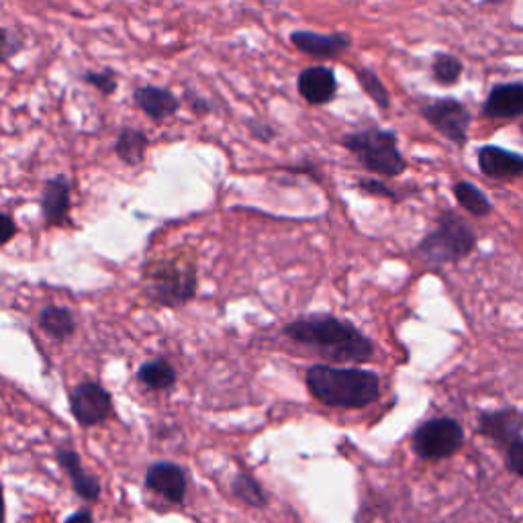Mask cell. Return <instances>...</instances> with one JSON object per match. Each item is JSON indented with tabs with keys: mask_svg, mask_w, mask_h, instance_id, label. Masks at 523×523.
<instances>
[{
	"mask_svg": "<svg viewBox=\"0 0 523 523\" xmlns=\"http://www.w3.org/2000/svg\"><path fill=\"white\" fill-rule=\"evenodd\" d=\"M70 411L82 427L101 425L113 417V397L99 383L84 380L70 393Z\"/></svg>",
	"mask_w": 523,
	"mask_h": 523,
	"instance_id": "7",
	"label": "cell"
},
{
	"mask_svg": "<svg viewBox=\"0 0 523 523\" xmlns=\"http://www.w3.org/2000/svg\"><path fill=\"white\" fill-rule=\"evenodd\" d=\"M15 235H17V223L13 221V217L7 213H0V246L9 244Z\"/></svg>",
	"mask_w": 523,
	"mask_h": 523,
	"instance_id": "29",
	"label": "cell"
},
{
	"mask_svg": "<svg viewBox=\"0 0 523 523\" xmlns=\"http://www.w3.org/2000/svg\"><path fill=\"white\" fill-rule=\"evenodd\" d=\"M284 334L336 362H368L374 354L372 342L358 327L334 315L297 319L284 327Z\"/></svg>",
	"mask_w": 523,
	"mask_h": 523,
	"instance_id": "1",
	"label": "cell"
},
{
	"mask_svg": "<svg viewBox=\"0 0 523 523\" xmlns=\"http://www.w3.org/2000/svg\"><path fill=\"white\" fill-rule=\"evenodd\" d=\"M39 327L52 340L64 342L74 334V317L66 307L50 305L39 313Z\"/></svg>",
	"mask_w": 523,
	"mask_h": 523,
	"instance_id": "18",
	"label": "cell"
},
{
	"mask_svg": "<svg viewBox=\"0 0 523 523\" xmlns=\"http://www.w3.org/2000/svg\"><path fill=\"white\" fill-rule=\"evenodd\" d=\"M233 493L252 507H266V495H264L262 487L258 485V481L254 477H250V474H246V472H240L233 479Z\"/></svg>",
	"mask_w": 523,
	"mask_h": 523,
	"instance_id": "22",
	"label": "cell"
},
{
	"mask_svg": "<svg viewBox=\"0 0 523 523\" xmlns=\"http://www.w3.org/2000/svg\"><path fill=\"white\" fill-rule=\"evenodd\" d=\"M307 389L327 407L360 409L378 399L380 378L370 370L317 364L307 370Z\"/></svg>",
	"mask_w": 523,
	"mask_h": 523,
	"instance_id": "2",
	"label": "cell"
},
{
	"mask_svg": "<svg viewBox=\"0 0 523 523\" xmlns=\"http://www.w3.org/2000/svg\"><path fill=\"white\" fill-rule=\"evenodd\" d=\"M72 182L66 176H54L45 182L41 193V211L47 225H66L70 213Z\"/></svg>",
	"mask_w": 523,
	"mask_h": 523,
	"instance_id": "11",
	"label": "cell"
},
{
	"mask_svg": "<svg viewBox=\"0 0 523 523\" xmlns=\"http://www.w3.org/2000/svg\"><path fill=\"white\" fill-rule=\"evenodd\" d=\"M66 523H92V513L88 509H80L68 517Z\"/></svg>",
	"mask_w": 523,
	"mask_h": 523,
	"instance_id": "30",
	"label": "cell"
},
{
	"mask_svg": "<svg viewBox=\"0 0 523 523\" xmlns=\"http://www.w3.org/2000/svg\"><path fill=\"white\" fill-rule=\"evenodd\" d=\"M146 485L172 503H182L186 497V474L174 462L152 464L146 474Z\"/></svg>",
	"mask_w": 523,
	"mask_h": 523,
	"instance_id": "10",
	"label": "cell"
},
{
	"mask_svg": "<svg viewBox=\"0 0 523 523\" xmlns=\"http://www.w3.org/2000/svg\"><path fill=\"white\" fill-rule=\"evenodd\" d=\"M190 97H193V99H190V103H193V109H195V113H199V115H205V113H209V105H207V101L205 99H201V97H195V94H190Z\"/></svg>",
	"mask_w": 523,
	"mask_h": 523,
	"instance_id": "31",
	"label": "cell"
},
{
	"mask_svg": "<svg viewBox=\"0 0 523 523\" xmlns=\"http://www.w3.org/2000/svg\"><path fill=\"white\" fill-rule=\"evenodd\" d=\"M454 197L462 209H466L468 213L477 215V217H485L493 211V205L485 197L483 190L466 180H460L454 184Z\"/></svg>",
	"mask_w": 523,
	"mask_h": 523,
	"instance_id": "21",
	"label": "cell"
},
{
	"mask_svg": "<svg viewBox=\"0 0 523 523\" xmlns=\"http://www.w3.org/2000/svg\"><path fill=\"white\" fill-rule=\"evenodd\" d=\"M135 103L154 121H164L178 113L180 103L174 94L158 86H139L135 90Z\"/></svg>",
	"mask_w": 523,
	"mask_h": 523,
	"instance_id": "16",
	"label": "cell"
},
{
	"mask_svg": "<svg viewBox=\"0 0 523 523\" xmlns=\"http://www.w3.org/2000/svg\"><path fill=\"white\" fill-rule=\"evenodd\" d=\"M301 97L311 105H325L336 97L338 80L336 74L325 66H311L299 76Z\"/></svg>",
	"mask_w": 523,
	"mask_h": 523,
	"instance_id": "13",
	"label": "cell"
},
{
	"mask_svg": "<svg viewBox=\"0 0 523 523\" xmlns=\"http://www.w3.org/2000/svg\"><path fill=\"white\" fill-rule=\"evenodd\" d=\"M146 293L164 307H180L195 297L197 268L190 260H158L144 272Z\"/></svg>",
	"mask_w": 523,
	"mask_h": 523,
	"instance_id": "3",
	"label": "cell"
},
{
	"mask_svg": "<svg viewBox=\"0 0 523 523\" xmlns=\"http://www.w3.org/2000/svg\"><path fill=\"white\" fill-rule=\"evenodd\" d=\"M483 115L493 119H515L523 115V84H499L483 105Z\"/></svg>",
	"mask_w": 523,
	"mask_h": 523,
	"instance_id": "14",
	"label": "cell"
},
{
	"mask_svg": "<svg viewBox=\"0 0 523 523\" xmlns=\"http://www.w3.org/2000/svg\"><path fill=\"white\" fill-rule=\"evenodd\" d=\"M21 47V41L15 39L7 29H0V62H7Z\"/></svg>",
	"mask_w": 523,
	"mask_h": 523,
	"instance_id": "26",
	"label": "cell"
},
{
	"mask_svg": "<svg viewBox=\"0 0 523 523\" xmlns=\"http://www.w3.org/2000/svg\"><path fill=\"white\" fill-rule=\"evenodd\" d=\"M507 466L517 477L523 479V438L517 440L511 448H507Z\"/></svg>",
	"mask_w": 523,
	"mask_h": 523,
	"instance_id": "27",
	"label": "cell"
},
{
	"mask_svg": "<svg viewBox=\"0 0 523 523\" xmlns=\"http://www.w3.org/2000/svg\"><path fill=\"white\" fill-rule=\"evenodd\" d=\"M464 444V430L456 419L438 417L417 427L413 434V450L425 460L454 456Z\"/></svg>",
	"mask_w": 523,
	"mask_h": 523,
	"instance_id": "6",
	"label": "cell"
},
{
	"mask_svg": "<svg viewBox=\"0 0 523 523\" xmlns=\"http://www.w3.org/2000/svg\"><path fill=\"white\" fill-rule=\"evenodd\" d=\"M462 70H464L462 62L448 54L438 56L434 62V76L440 84H454L462 76Z\"/></svg>",
	"mask_w": 523,
	"mask_h": 523,
	"instance_id": "24",
	"label": "cell"
},
{
	"mask_svg": "<svg viewBox=\"0 0 523 523\" xmlns=\"http://www.w3.org/2000/svg\"><path fill=\"white\" fill-rule=\"evenodd\" d=\"M358 80H360V86L364 88V92L368 94V97L380 107V109H389L391 101H389V92L385 88V84L380 82V78L368 70V68H362L358 72Z\"/></svg>",
	"mask_w": 523,
	"mask_h": 523,
	"instance_id": "23",
	"label": "cell"
},
{
	"mask_svg": "<svg viewBox=\"0 0 523 523\" xmlns=\"http://www.w3.org/2000/svg\"><path fill=\"white\" fill-rule=\"evenodd\" d=\"M5 513H7V507H5V491H3V485H0V523H5Z\"/></svg>",
	"mask_w": 523,
	"mask_h": 523,
	"instance_id": "32",
	"label": "cell"
},
{
	"mask_svg": "<svg viewBox=\"0 0 523 523\" xmlns=\"http://www.w3.org/2000/svg\"><path fill=\"white\" fill-rule=\"evenodd\" d=\"M82 80L94 88H99L103 94H113L117 88V78L111 70H101V72H86Z\"/></svg>",
	"mask_w": 523,
	"mask_h": 523,
	"instance_id": "25",
	"label": "cell"
},
{
	"mask_svg": "<svg viewBox=\"0 0 523 523\" xmlns=\"http://www.w3.org/2000/svg\"><path fill=\"white\" fill-rule=\"evenodd\" d=\"M479 432L499 446L511 448L517 440H521L523 432V415L515 409H501L483 413L479 421Z\"/></svg>",
	"mask_w": 523,
	"mask_h": 523,
	"instance_id": "9",
	"label": "cell"
},
{
	"mask_svg": "<svg viewBox=\"0 0 523 523\" xmlns=\"http://www.w3.org/2000/svg\"><path fill=\"white\" fill-rule=\"evenodd\" d=\"M477 248V233L458 215L446 211L438 219L436 231L425 235L417 254L430 264H450L466 258Z\"/></svg>",
	"mask_w": 523,
	"mask_h": 523,
	"instance_id": "5",
	"label": "cell"
},
{
	"mask_svg": "<svg viewBox=\"0 0 523 523\" xmlns=\"http://www.w3.org/2000/svg\"><path fill=\"white\" fill-rule=\"evenodd\" d=\"M358 186H360V190H364L366 195L387 197V199H393V197H395L393 190H391L385 182H380V180H368V178H364V180H360Z\"/></svg>",
	"mask_w": 523,
	"mask_h": 523,
	"instance_id": "28",
	"label": "cell"
},
{
	"mask_svg": "<svg viewBox=\"0 0 523 523\" xmlns=\"http://www.w3.org/2000/svg\"><path fill=\"white\" fill-rule=\"evenodd\" d=\"M58 462L62 464V468L70 474V481L74 491L88 501H97L101 497V483L99 479L94 477V474H88L82 468L80 456L76 450H60L58 452Z\"/></svg>",
	"mask_w": 523,
	"mask_h": 523,
	"instance_id": "17",
	"label": "cell"
},
{
	"mask_svg": "<svg viewBox=\"0 0 523 523\" xmlns=\"http://www.w3.org/2000/svg\"><path fill=\"white\" fill-rule=\"evenodd\" d=\"M291 41L295 43L297 50L315 58H334L346 52L352 43V39L346 33L323 35L315 31H295L291 35Z\"/></svg>",
	"mask_w": 523,
	"mask_h": 523,
	"instance_id": "12",
	"label": "cell"
},
{
	"mask_svg": "<svg viewBox=\"0 0 523 523\" xmlns=\"http://www.w3.org/2000/svg\"><path fill=\"white\" fill-rule=\"evenodd\" d=\"M421 115L425 117V121H430L444 137L454 141V144L462 146L466 141L472 115L462 103H458L454 99L434 101L421 109Z\"/></svg>",
	"mask_w": 523,
	"mask_h": 523,
	"instance_id": "8",
	"label": "cell"
},
{
	"mask_svg": "<svg viewBox=\"0 0 523 523\" xmlns=\"http://www.w3.org/2000/svg\"><path fill=\"white\" fill-rule=\"evenodd\" d=\"M479 166L489 178L509 180L523 174V156L497 146H483L479 150Z\"/></svg>",
	"mask_w": 523,
	"mask_h": 523,
	"instance_id": "15",
	"label": "cell"
},
{
	"mask_svg": "<svg viewBox=\"0 0 523 523\" xmlns=\"http://www.w3.org/2000/svg\"><path fill=\"white\" fill-rule=\"evenodd\" d=\"M342 144L348 152H352L358 158V162L366 170L374 174L393 178L405 172L407 168L405 158L401 156L397 146L395 131L372 127L346 135Z\"/></svg>",
	"mask_w": 523,
	"mask_h": 523,
	"instance_id": "4",
	"label": "cell"
},
{
	"mask_svg": "<svg viewBox=\"0 0 523 523\" xmlns=\"http://www.w3.org/2000/svg\"><path fill=\"white\" fill-rule=\"evenodd\" d=\"M148 146H150V141H148L146 133H141L139 129L127 127L117 137L115 152L127 166H135V164L144 162Z\"/></svg>",
	"mask_w": 523,
	"mask_h": 523,
	"instance_id": "19",
	"label": "cell"
},
{
	"mask_svg": "<svg viewBox=\"0 0 523 523\" xmlns=\"http://www.w3.org/2000/svg\"><path fill=\"white\" fill-rule=\"evenodd\" d=\"M137 378L154 391H168L176 385V370L166 360H152L139 366Z\"/></svg>",
	"mask_w": 523,
	"mask_h": 523,
	"instance_id": "20",
	"label": "cell"
}]
</instances>
